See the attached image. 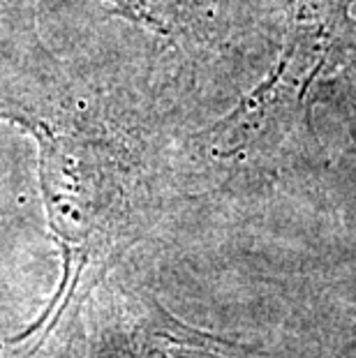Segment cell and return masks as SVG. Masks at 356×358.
Here are the masks:
<instances>
[{"label":"cell","mask_w":356,"mask_h":358,"mask_svg":"<svg viewBox=\"0 0 356 358\" xmlns=\"http://www.w3.org/2000/svg\"><path fill=\"white\" fill-rule=\"evenodd\" d=\"M97 358H250V354L238 342L192 329L150 303L113 326Z\"/></svg>","instance_id":"3"},{"label":"cell","mask_w":356,"mask_h":358,"mask_svg":"<svg viewBox=\"0 0 356 358\" xmlns=\"http://www.w3.org/2000/svg\"><path fill=\"white\" fill-rule=\"evenodd\" d=\"M111 12L164 37L185 33L199 17L206 0H107Z\"/></svg>","instance_id":"4"},{"label":"cell","mask_w":356,"mask_h":358,"mask_svg":"<svg viewBox=\"0 0 356 358\" xmlns=\"http://www.w3.org/2000/svg\"><path fill=\"white\" fill-rule=\"evenodd\" d=\"M354 0H294L290 28L269 77L215 129L220 153H238L297 123L308 93L350 26Z\"/></svg>","instance_id":"2"},{"label":"cell","mask_w":356,"mask_h":358,"mask_svg":"<svg viewBox=\"0 0 356 358\" xmlns=\"http://www.w3.org/2000/svg\"><path fill=\"white\" fill-rule=\"evenodd\" d=\"M0 118L19 123L40 148L49 222L65 252L72 294L88 268L107 259L127 215V166L93 127L65 83L33 67L0 70Z\"/></svg>","instance_id":"1"}]
</instances>
